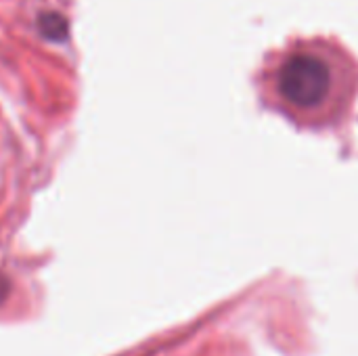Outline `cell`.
Returning a JSON list of instances; mask_svg holds the SVG:
<instances>
[{
	"label": "cell",
	"mask_w": 358,
	"mask_h": 356,
	"mask_svg": "<svg viewBox=\"0 0 358 356\" xmlns=\"http://www.w3.org/2000/svg\"><path fill=\"white\" fill-rule=\"evenodd\" d=\"M260 103L300 130H334L357 103L358 61L334 38H292L256 73Z\"/></svg>",
	"instance_id": "6da1fadb"
},
{
	"label": "cell",
	"mask_w": 358,
	"mask_h": 356,
	"mask_svg": "<svg viewBox=\"0 0 358 356\" xmlns=\"http://www.w3.org/2000/svg\"><path fill=\"white\" fill-rule=\"evenodd\" d=\"M38 31L42 34V38L46 40H52V42H63L67 40V34H69V25H67V19L61 15V13H42L40 19H38Z\"/></svg>",
	"instance_id": "7a4b0ae2"
},
{
	"label": "cell",
	"mask_w": 358,
	"mask_h": 356,
	"mask_svg": "<svg viewBox=\"0 0 358 356\" xmlns=\"http://www.w3.org/2000/svg\"><path fill=\"white\" fill-rule=\"evenodd\" d=\"M8 294H10V281H8V277H6V275H2V273H0V306L6 302Z\"/></svg>",
	"instance_id": "3957f363"
}]
</instances>
